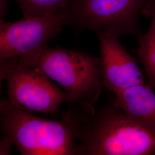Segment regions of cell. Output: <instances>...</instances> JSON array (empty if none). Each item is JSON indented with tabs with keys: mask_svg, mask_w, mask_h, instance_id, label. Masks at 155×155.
<instances>
[{
	"mask_svg": "<svg viewBox=\"0 0 155 155\" xmlns=\"http://www.w3.org/2000/svg\"><path fill=\"white\" fill-rule=\"evenodd\" d=\"M142 15L150 19V26L145 34L137 36V55L144 68L145 82L152 89L155 88V0H150Z\"/></svg>",
	"mask_w": 155,
	"mask_h": 155,
	"instance_id": "9c48e42d",
	"label": "cell"
},
{
	"mask_svg": "<svg viewBox=\"0 0 155 155\" xmlns=\"http://www.w3.org/2000/svg\"><path fill=\"white\" fill-rule=\"evenodd\" d=\"M77 155H155V129L112 104L105 106L83 124Z\"/></svg>",
	"mask_w": 155,
	"mask_h": 155,
	"instance_id": "7a4b0ae2",
	"label": "cell"
},
{
	"mask_svg": "<svg viewBox=\"0 0 155 155\" xmlns=\"http://www.w3.org/2000/svg\"><path fill=\"white\" fill-rule=\"evenodd\" d=\"M8 0H0V17L2 19L7 13V4Z\"/></svg>",
	"mask_w": 155,
	"mask_h": 155,
	"instance_id": "8fae6325",
	"label": "cell"
},
{
	"mask_svg": "<svg viewBox=\"0 0 155 155\" xmlns=\"http://www.w3.org/2000/svg\"><path fill=\"white\" fill-rule=\"evenodd\" d=\"M24 66L40 70L61 85L72 102L95 113L94 105L104 89L100 58L47 46Z\"/></svg>",
	"mask_w": 155,
	"mask_h": 155,
	"instance_id": "3957f363",
	"label": "cell"
},
{
	"mask_svg": "<svg viewBox=\"0 0 155 155\" xmlns=\"http://www.w3.org/2000/svg\"><path fill=\"white\" fill-rule=\"evenodd\" d=\"M150 0H69L68 24L120 38L140 34L139 18Z\"/></svg>",
	"mask_w": 155,
	"mask_h": 155,
	"instance_id": "277c9868",
	"label": "cell"
},
{
	"mask_svg": "<svg viewBox=\"0 0 155 155\" xmlns=\"http://www.w3.org/2000/svg\"><path fill=\"white\" fill-rule=\"evenodd\" d=\"M111 104L155 129V93L147 84H140L114 94Z\"/></svg>",
	"mask_w": 155,
	"mask_h": 155,
	"instance_id": "ba28073f",
	"label": "cell"
},
{
	"mask_svg": "<svg viewBox=\"0 0 155 155\" xmlns=\"http://www.w3.org/2000/svg\"><path fill=\"white\" fill-rule=\"evenodd\" d=\"M68 24L63 10L16 22L0 20V61L25 64L46 48Z\"/></svg>",
	"mask_w": 155,
	"mask_h": 155,
	"instance_id": "8992f818",
	"label": "cell"
},
{
	"mask_svg": "<svg viewBox=\"0 0 155 155\" xmlns=\"http://www.w3.org/2000/svg\"><path fill=\"white\" fill-rule=\"evenodd\" d=\"M1 62V78L7 84V101L15 107L30 112L56 116L63 104L72 102L40 70L13 61Z\"/></svg>",
	"mask_w": 155,
	"mask_h": 155,
	"instance_id": "5b68a950",
	"label": "cell"
},
{
	"mask_svg": "<svg viewBox=\"0 0 155 155\" xmlns=\"http://www.w3.org/2000/svg\"><path fill=\"white\" fill-rule=\"evenodd\" d=\"M84 122L71 111L59 120H49L16 107L7 100L1 101L2 141L15 145L21 155H77Z\"/></svg>",
	"mask_w": 155,
	"mask_h": 155,
	"instance_id": "6da1fadb",
	"label": "cell"
},
{
	"mask_svg": "<svg viewBox=\"0 0 155 155\" xmlns=\"http://www.w3.org/2000/svg\"><path fill=\"white\" fill-rule=\"evenodd\" d=\"M104 88L113 94L146 83L137 59L110 33H97Z\"/></svg>",
	"mask_w": 155,
	"mask_h": 155,
	"instance_id": "52a82bcc",
	"label": "cell"
},
{
	"mask_svg": "<svg viewBox=\"0 0 155 155\" xmlns=\"http://www.w3.org/2000/svg\"><path fill=\"white\" fill-rule=\"evenodd\" d=\"M24 18L40 16L63 10L69 0H14Z\"/></svg>",
	"mask_w": 155,
	"mask_h": 155,
	"instance_id": "30bf717a",
	"label": "cell"
}]
</instances>
